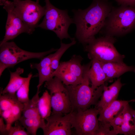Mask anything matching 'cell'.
Returning <instances> with one entry per match:
<instances>
[{
  "mask_svg": "<svg viewBox=\"0 0 135 135\" xmlns=\"http://www.w3.org/2000/svg\"><path fill=\"white\" fill-rule=\"evenodd\" d=\"M101 62L102 67L106 74L107 81L115 78H118L127 72L135 73V66L127 65L124 62Z\"/></svg>",
  "mask_w": 135,
  "mask_h": 135,
  "instance_id": "obj_14",
  "label": "cell"
},
{
  "mask_svg": "<svg viewBox=\"0 0 135 135\" xmlns=\"http://www.w3.org/2000/svg\"><path fill=\"white\" fill-rule=\"evenodd\" d=\"M134 92L135 93V91ZM132 100H133V102H135V99H132Z\"/></svg>",
  "mask_w": 135,
  "mask_h": 135,
  "instance_id": "obj_35",
  "label": "cell"
},
{
  "mask_svg": "<svg viewBox=\"0 0 135 135\" xmlns=\"http://www.w3.org/2000/svg\"><path fill=\"white\" fill-rule=\"evenodd\" d=\"M40 0H36V2L38 3H39Z\"/></svg>",
  "mask_w": 135,
  "mask_h": 135,
  "instance_id": "obj_34",
  "label": "cell"
},
{
  "mask_svg": "<svg viewBox=\"0 0 135 135\" xmlns=\"http://www.w3.org/2000/svg\"><path fill=\"white\" fill-rule=\"evenodd\" d=\"M91 60L92 64L88 72V76L92 83L91 88L96 89L107 81L106 78L101 62L94 59Z\"/></svg>",
  "mask_w": 135,
  "mask_h": 135,
  "instance_id": "obj_16",
  "label": "cell"
},
{
  "mask_svg": "<svg viewBox=\"0 0 135 135\" xmlns=\"http://www.w3.org/2000/svg\"><path fill=\"white\" fill-rule=\"evenodd\" d=\"M122 112L124 121L118 130V134L135 135V110L128 104L124 106Z\"/></svg>",
  "mask_w": 135,
  "mask_h": 135,
  "instance_id": "obj_15",
  "label": "cell"
},
{
  "mask_svg": "<svg viewBox=\"0 0 135 135\" xmlns=\"http://www.w3.org/2000/svg\"><path fill=\"white\" fill-rule=\"evenodd\" d=\"M24 72V69L20 67L14 72L10 71V79L8 83L4 89L1 90L0 94L16 95L17 91L26 79L27 77L20 76Z\"/></svg>",
  "mask_w": 135,
  "mask_h": 135,
  "instance_id": "obj_17",
  "label": "cell"
},
{
  "mask_svg": "<svg viewBox=\"0 0 135 135\" xmlns=\"http://www.w3.org/2000/svg\"><path fill=\"white\" fill-rule=\"evenodd\" d=\"M116 42L114 36L108 35L95 38L85 45V50L88 58L102 62H124L125 56L117 50L114 45Z\"/></svg>",
  "mask_w": 135,
  "mask_h": 135,
  "instance_id": "obj_6",
  "label": "cell"
},
{
  "mask_svg": "<svg viewBox=\"0 0 135 135\" xmlns=\"http://www.w3.org/2000/svg\"><path fill=\"white\" fill-rule=\"evenodd\" d=\"M0 4L8 13L5 36L0 44L13 40L22 33L30 34L29 29L15 11L12 1L0 0Z\"/></svg>",
  "mask_w": 135,
  "mask_h": 135,
  "instance_id": "obj_10",
  "label": "cell"
},
{
  "mask_svg": "<svg viewBox=\"0 0 135 135\" xmlns=\"http://www.w3.org/2000/svg\"><path fill=\"white\" fill-rule=\"evenodd\" d=\"M83 58L80 55H74L69 60L63 62L67 70L76 76L82 78L84 65L81 64Z\"/></svg>",
  "mask_w": 135,
  "mask_h": 135,
  "instance_id": "obj_21",
  "label": "cell"
},
{
  "mask_svg": "<svg viewBox=\"0 0 135 135\" xmlns=\"http://www.w3.org/2000/svg\"><path fill=\"white\" fill-rule=\"evenodd\" d=\"M44 17L37 27L54 32L62 40L71 38L68 31L70 25L74 23L66 10L59 9L52 4L50 0H45Z\"/></svg>",
  "mask_w": 135,
  "mask_h": 135,
  "instance_id": "obj_4",
  "label": "cell"
},
{
  "mask_svg": "<svg viewBox=\"0 0 135 135\" xmlns=\"http://www.w3.org/2000/svg\"><path fill=\"white\" fill-rule=\"evenodd\" d=\"M52 76L53 77L56 76L59 78L65 86L78 84L81 83L82 79L69 72L63 62H60L57 68L53 72Z\"/></svg>",
  "mask_w": 135,
  "mask_h": 135,
  "instance_id": "obj_18",
  "label": "cell"
},
{
  "mask_svg": "<svg viewBox=\"0 0 135 135\" xmlns=\"http://www.w3.org/2000/svg\"></svg>",
  "mask_w": 135,
  "mask_h": 135,
  "instance_id": "obj_36",
  "label": "cell"
},
{
  "mask_svg": "<svg viewBox=\"0 0 135 135\" xmlns=\"http://www.w3.org/2000/svg\"><path fill=\"white\" fill-rule=\"evenodd\" d=\"M123 121L124 117L122 110L110 123L111 126L113 128V129L118 134V130L123 123Z\"/></svg>",
  "mask_w": 135,
  "mask_h": 135,
  "instance_id": "obj_31",
  "label": "cell"
},
{
  "mask_svg": "<svg viewBox=\"0 0 135 135\" xmlns=\"http://www.w3.org/2000/svg\"><path fill=\"white\" fill-rule=\"evenodd\" d=\"M57 49L52 48L46 51L33 52L20 48L14 42L0 44V76L6 68H13L22 62L30 59L41 60Z\"/></svg>",
  "mask_w": 135,
  "mask_h": 135,
  "instance_id": "obj_5",
  "label": "cell"
},
{
  "mask_svg": "<svg viewBox=\"0 0 135 135\" xmlns=\"http://www.w3.org/2000/svg\"><path fill=\"white\" fill-rule=\"evenodd\" d=\"M54 55V53L50 54L43 58L38 63H31L30 67L32 69L36 68L37 70L43 67L50 65Z\"/></svg>",
  "mask_w": 135,
  "mask_h": 135,
  "instance_id": "obj_30",
  "label": "cell"
},
{
  "mask_svg": "<svg viewBox=\"0 0 135 135\" xmlns=\"http://www.w3.org/2000/svg\"><path fill=\"white\" fill-rule=\"evenodd\" d=\"M70 113L65 114H51L45 119L47 122L42 128L44 135H72Z\"/></svg>",
  "mask_w": 135,
  "mask_h": 135,
  "instance_id": "obj_11",
  "label": "cell"
},
{
  "mask_svg": "<svg viewBox=\"0 0 135 135\" xmlns=\"http://www.w3.org/2000/svg\"><path fill=\"white\" fill-rule=\"evenodd\" d=\"M38 105L39 114L42 119L45 120L51 114L50 96L48 90H46L39 98Z\"/></svg>",
  "mask_w": 135,
  "mask_h": 135,
  "instance_id": "obj_22",
  "label": "cell"
},
{
  "mask_svg": "<svg viewBox=\"0 0 135 135\" xmlns=\"http://www.w3.org/2000/svg\"><path fill=\"white\" fill-rule=\"evenodd\" d=\"M124 85L121 82L120 78H118L108 86L104 83L100 100L95 105V108L100 110L102 109L116 100L120 90Z\"/></svg>",
  "mask_w": 135,
  "mask_h": 135,
  "instance_id": "obj_12",
  "label": "cell"
},
{
  "mask_svg": "<svg viewBox=\"0 0 135 135\" xmlns=\"http://www.w3.org/2000/svg\"><path fill=\"white\" fill-rule=\"evenodd\" d=\"M12 2L15 11L31 34L44 15V6H42L39 3L32 0H13Z\"/></svg>",
  "mask_w": 135,
  "mask_h": 135,
  "instance_id": "obj_9",
  "label": "cell"
},
{
  "mask_svg": "<svg viewBox=\"0 0 135 135\" xmlns=\"http://www.w3.org/2000/svg\"><path fill=\"white\" fill-rule=\"evenodd\" d=\"M44 86L50 92L52 109L51 114H65L71 112L72 108L68 92L59 78L54 77L45 82Z\"/></svg>",
  "mask_w": 135,
  "mask_h": 135,
  "instance_id": "obj_7",
  "label": "cell"
},
{
  "mask_svg": "<svg viewBox=\"0 0 135 135\" xmlns=\"http://www.w3.org/2000/svg\"><path fill=\"white\" fill-rule=\"evenodd\" d=\"M91 64V61L84 65L83 78L80 83L76 85H65L69 93L72 110H86L92 105H96L102 95L104 84L96 89L89 86L90 80L88 73Z\"/></svg>",
  "mask_w": 135,
  "mask_h": 135,
  "instance_id": "obj_2",
  "label": "cell"
},
{
  "mask_svg": "<svg viewBox=\"0 0 135 135\" xmlns=\"http://www.w3.org/2000/svg\"><path fill=\"white\" fill-rule=\"evenodd\" d=\"M133 102L132 99L130 100H119L113 101L105 107L100 110L98 118L100 122L102 124L110 123L114 118L122 110L124 106L130 102Z\"/></svg>",
  "mask_w": 135,
  "mask_h": 135,
  "instance_id": "obj_13",
  "label": "cell"
},
{
  "mask_svg": "<svg viewBox=\"0 0 135 135\" xmlns=\"http://www.w3.org/2000/svg\"><path fill=\"white\" fill-rule=\"evenodd\" d=\"M38 70L39 82L37 87V90H40V86L44 82L50 80L53 78L52 74L54 71L50 65L42 68Z\"/></svg>",
  "mask_w": 135,
  "mask_h": 135,
  "instance_id": "obj_26",
  "label": "cell"
},
{
  "mask_svg": "<svg viewBox=\"0 0 135 135\" xmlns=\"http://www.w3.org/2000/svg\"><path fill=\"white\" fill-rule=\"evenodd\" d=\"M135 26V7L120 5L113 7L102 29L106 35L121 36L129 32Z\"/></svg>",
  "mask_w": 135,
  "mask_h": 135,
  "instance_id": "obj_3",
  "label": "cell"
},
{
  "mask_svg": "<svg viewBox=\"0 0 135 135\" xmlns=\"http://www.w3.org/2000/svg\"><path fill=\"white\" fill-rule=\"evenodd\" d=\"M116 1L120 6L135 7V0H116Z\"/></svg>",
  "mask_w": 135,
  "mask_h": 135,
  "instance_id": "obj_32",
  "label": "cell"
},
{
  "mask_svg": "<svg viewBox=\"0 0 135 135\" xmlns=\"http://www.w3.org/2000/svg\"><path fill=\"white\" fill-rule=\"evenodd\" d=\"M25 128L21 124L19 120L15 122L14 126H11L8 130V135H28V132L25 130Z\"/></svg>",
  "mask_w": 135,
  "mask_h": 135,
  "instance_id": "obj_28",
  "label": "cell"
},
{
  "mask_svg": "<svg viewBox=\"0 0 135 135\" xmlns=\"http://www.w3.org/2000/svg\"><path fill=\"white\" fill-rule=\"evenodd\" d=\"M4 119L1 116L0 118V135H7L8 130L6 124H5Z\"/></svg>",
  "mask_w": 135,
  "mask_h": 135,
  "instance_id": "obj_33",
  "label": "cell"
},
{
  "mask_svg": "<svg viewBox=\"0 0 135 135\" xmlns=\"http://www.w3.org/2000/svg\"><path fill=\"white\" fill-rule=\"evenodd\" d=\"M100 110L96 108L84 110H72L70 113L72 128H74L78 135H92L99 126L97 118Z\"/></svg>",
  "mask_w": 135,
  "mask_h": 135,
  "instance_id": "obj_8",
  "label": "cell"
},
{
  "mask_svg": "<svg viewBox=\"0 0 135 135\" xmlns=\"http://www.w3.org/2000/svg\"><path fill=\"white\" fill-rule=\"evenodd\" d=\"M24 107V104L18 101L11 108L10 122V126L14 122L18 120L22 116Z\"/></svg>",
  "mask_w": 135,
  "mask_h": 135,
  "instance_id": "obj_27",
  "label": "cell"
},
{
  "mask_svg": "<svg viewBox=\"0 0 135 135\" xmlns=\"http://www.w3.org/2000/svg\"><path fill=\"white\" fill-rule=\"evenodd\" d=\"M76 42V41L74 38L72 40V42L69 44H65L61 42L60 47L54 53V55L50 65L54 72L58 66L60 59L64 54L70 48L74 45Z\"/></svg>",
  "mask_w": 135,
  "mask_h": 135,
  "instance_id": "obj_24",
  "label": "cell"
},
{
  "mask_svg": "<svg viewBox=\"0 0 135 135\" xmlns=\"http://www.w3.org/2000/svg\"><path fill=\"white\" fill-rule=\"evenodd\" d=\"M18 101L16 95L0 94V112L10 108Z\"/></svg>",
  "mask_w": 135,
  "mask_h": 135,
  "instance_id": "obj_25",
  "label": "cell"
},
{
  "mask_svg": "<svg viewBox=\"0 0 135 135\" xmlns=\"http://www.w3.org/2000/svg\"><path fill=\"white\" fill-rule=\"evenodd\" d=\"M111 126L110 123L101 124L99 122L98 129L93 133L92 135H116L118 134L113 129L110 130Z\"/></svg>",
  "mask_w": 135,
  "mask_h": 135,
  "instance_id": "obj_29",
  "label": "cell"
},
{
  "mask_svg": "<svg viewBox=\"0 0 135 135\" xmlns=\"http://www.w3.org/2000/svg\"><path fill=\"white\" fill-rule=\"evenodd\" d=\"M112 7L108 0H94L86 9L73 11V20L76 28L75 36L80 43L86 45L95 38Z\"/></svg>",
  "mask_w": 135,
  "mask_h": 135,
  "instance_id": "obj_1",
  "label": "cell"
},
{
  "mask_svg": "<svg viewBox=\"0 0 135 135\" xmlns=\"http://www.w3.org/2000/svg\"><path fill=\"white\" fill-rule=\"evenodd\" d=\"M32 76V72L28 74L26 79L16 93L18 101L23 104L28 102L30 100L29 98V86Z\"/></svg>",
  "mask_w": 135,
  "mask_h": 135,
  "instance_id": "obj_23",
  "label": "cell"
},
{
  "mask_svg": "<svg viewBox=\"0 0 135 135\" xmlns=\"http://www.w3.org/2000/svg\"><path fill=\"white\" fill-rule=\"evenodd\" d=\"M40 92V90H37L36 93L32 98L24 104L23 115L22 116L28 118L41 117L39 112L38 105Z\"/></svg>",
  "mask_w": 135,
  "mask_h": 135,
  "instance_id": "obj_19",
  "label": "cell"
},
{
  "mask_svg": "<svg viewBox=\"0 0 135 135\" xmlns=\"http://www.w3.org/2000/svg\"><path fill=\"white\" fill-rule=\"evenodd\" d=\"M44 120L41 117L28 118L22 116L18 120L30 134L36 135L38 129L45 125Z\"/></svg>",
  "mask_w": 135,
  "mask_h": 135,
  "instance_id": "obj_20",
  "label": "cell"
}]
</instances>
